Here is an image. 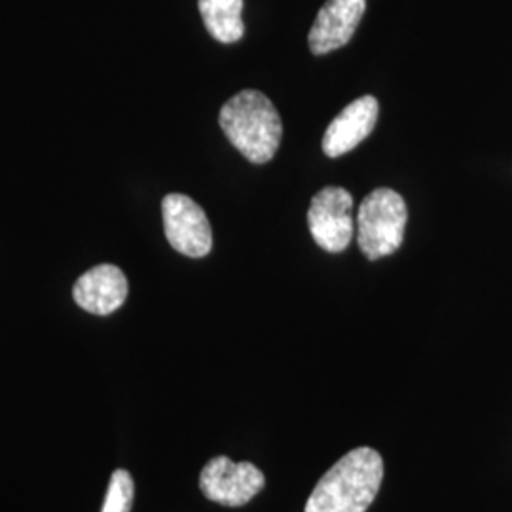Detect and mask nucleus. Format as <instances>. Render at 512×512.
<instances>
[{
    "label": "nucleus",
    "instance_id": "8",
    "mask_svg": "<svg viewBox=\"0 0 512 512\" xmlns=\"http://www.w3.org/2000/svg\"><path fill=\"white\" fill-rule=\"evenodd\" d=\"M378 112V99L372 95H363L349 103L325 131L323 152L329 158H340L361 145L376 126Z\"/></svg>",
    "mask_w": 512,
    "mask_h": 512
},
{
    "label": "nucleus",
    "instance_id": "5",
    "mask_svg": "<svg viewBox=\"0 0 512 512\" xmlns=\"http://www.w3.org/2000/svg\"><path fill=\"white\" fill-rule=\"evenodd\" d=\"M165 238L175 251L190 258L211 253L213 230L202 207L184 194H167L162 202Z\"/></svg>",
    "mask_w": 512,
    "mask_h": 512
},
{
    "label": "nucleus",
    "instance_id": "1",
    "mask_svg": "<svg viewBox=\"0 0 512 512\" xmlns=\"http://www.w3.org/2000/svg\"><path fill=\"white\" fill-rule=\"evenodd\" d=\"M382 480V456L372 448H355L317 482L304 512H366Z\"/></svg>",
    "mask_w": 512,
    "mask_h": 512
},
{
    "label": "nucleus",
    "instance_id": "3",
    "mask_svg": "<svg viewBox=\"0 0 512 512\" xmlns=\"http://www.w3.org/2000/svg\"><path fill=\"white\" fill-rule=\"evenodd\" d=\"M406 203L391 188H376L366 196L357 213V243L368 260L393 255L403 245Z\"/></svg>",
    "mask_w": 512,
    "mask_h": 512
},
{
    "label": "nucleus",
    "instance_id": "9",
    "mask_svg": "<svg viewBox=\"0 0 512 512\" xmlns=\"http://www.w3.org/2000/svg\"><path fill=\"white\" fill-rule=\"evenodd\" d=\"M74 302L95 315H110L128 298V279L118 266L101 264L80 275L73 287Z\"/></svg>",
    "mask_w": 512,
    "mask_h": 512
},
{
    "label": "nucleus",
    "instance_id": "4",
    "mask_svg": "<svg viewBox=\"0 0 512 512\" xmlns=\"http://www.w3.org/2000/svg\"><path fill=\"white\" fill-rule=\"evenodd\" d=\"M308 226L315 243L327 253H342L355 236L353 196L346 188L327 186L310 203Z\"/></svg>",
    "mask_w": 512,
    "mask_h": 512
},
{
    "label": "nucleus",
    "instance_id": "10",
    "mask_svg": "<svg viewBox=\"0 0 512 512\" xmlns=\"http://www.w3.org/2000/svg\"><path fill=\"white\" fill-rule=\"evenodd\" d=\"M209 35L222 44H234L245 33L243 0H198Z\"/></svg>",
    "mask_w": 512,
    "mask_h": 512
},
{
    "label": "nucleus",
    "instance_id": "2",
    "mask_svg": "<svg viewBox=\"0 0 512 512\" xmlns=\"http://www.w3.org/2000/svg\"><path fill=\"white\" fill-rule=\"evenodd\" d=\"M228 141L253 164L270 162L283 137V124L274 103L256 90H245L228 99L219 116Z\"/></svg>",
    "mask_w": 512,
    "mask_h": 512
},
{
    "label": "nucleus",
    "instance_id": "6",
    "mask_svg": "<svg viewBox=\"0 0 512 512\" xmlns=\"http://www.w3.org/2000/svg\"><path fill=\"white\" fill-rule=\"evenodd\" d=\"M264 475L253 463L213 458L200 475L203 495L224 507H243L264 488Z\"/></svg>",
    "mask_w": 512,
    "mask_h": 512
},
{
    "label": "nucleus",
    "instance_id": "7",
    "mask_svg": "<svg viewBox=\"0 0 512 512\" xmlns=\"http://www.w3.org/2000/svg\"><path fill=\"white\" fill-rule=\"evenodd\" d=\"M366 0H327L311 25L310 50L325 55L344 48L365 16Z\"/></svg>",
    "mask_w": 512,
    "mask_h": 512
},
{
    "label": "nucleus",
    "instance_id": "11",
    "mask_svg": "<svg viewBox=\"0 0 512 512\" xmlns=\"http://www.w3.org/2000/svg\"><path fill=\"white\" fill-rule=\"evenodd\" d=\"M135 484L128 471L118 469L110 476L109 492L101 512H131Z\"/></svg>",
    "mask_w": 512,
    "mask_h": 512
}]
</instances>
